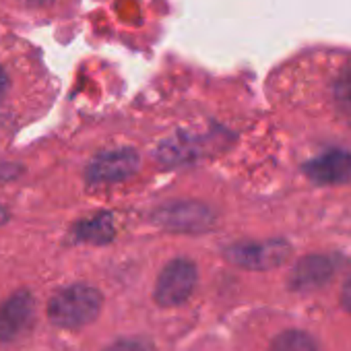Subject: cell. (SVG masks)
<instances>
[{
    "label": "cell",
    "instance_id": "3957f363",
    "mask_svg": "<svg viewBox=\"0 0 351 351\" xmlns=\"http://www.w3.org/2000/svg\"><path fill=\"white\" fill-rule=\"evenodd\" d=\"M141 157L134 149L120 147L101 151L87 165V180L91 184H114L122 182L138 169Z\"/></svg>",
    "mask_w": 351,
    "mask_h": 351
},
{
    "label": "cell",
    "instance_id": "5bb4252c",
    "mask_svg": "<svg viewBox=\"0 0 351 351\" xmlns=\"http://www.w3.org/2000/svg\"><path fill=\"white\" fill-rule=\"evenodd\" d=\"M7 87H9V79H7V73L0 69V99L5 97V93H7Z\"/></svg>",
    "mask_w": 351,
    "mask_h": 351
},
{
    "label": "cell",
    "instance_id": "2e32d148",
    "mask_svg": "<svg viewBox=\"0 0 351 351\" xmlns=\"http://www.w3.org/2000/svg\"><path fill=\"white\" fill-rule=\"evenodd\" d=\"M9 219H11V217H9V211H7L5 207H0V226H5Z\"/></svg>",
    "mask_w": 351,
    "mask_h": 351
},
{
    "label": "cell",
    "instance_id": "30bf717a",
    "mask_svg": "<svg viewBox=\"0 0 351 351\" xmlns=\"http://www.w3.org/2000/svg\"><path fill=\"white\" fill-rule=\"evenodd\" d=\"M271 351H318L316 341L304 330H285L271 343Z\"/></svg>",
    "mask_w": 351,
    "mask_h": 351
},
{
    "label": "cell",
    "instance_id": "6da1fadb",
    "mask_svg": "<svg viewBox=\"0 0 351 351\" xmlns=\"http://www.w3.org/2000/svg\"><path fill=\"white\" fill-rule=\"evenodd\" d=\"M101 293L93 285L75 283L56 291L48 304V318L60 328H81L93 322L101 310Z\"/></svg>",
    "mask_w": 351,
    "mask_h": 351
},
{
    "label": "cell",
    "instance_id": "ba28073f",
    "mask_svg": "<svg viewBox=\"0 0 351 351\" xmlns=\"http://www.w3.org/2000/svg\"><path fill=\"white\" fill-rule=\"evenodd\" d=\"M335 267L332 261L326 256H306L302 258L289 275V285L295 291H310L316 287L326 285V281L332 277Z\"/></svg>",
    "mask_w": 351,
    "mask_h": 351
},
{
    "label": "cell",
    "instance_id": "8992f818",
    "mask_svg": "<svg viewBox=\"0 0 351 351\" xmlns=\"http://www.w3.org/2000/svg\"><path fill=\"white\" fill-rule=\"evenodd\" d=\"M159 226L173 230V232H186V234H201L209 230L215 221L213 213L199 203H176L159 209L155 215Z\"/></svg>",
    "mask_w": 351,
    "mask_h": 351
},
{
    "label": "cell",
    "instance_id": "7a4b0ae2",
    "mask_svg": "<svg viewBox=\"0 0 351 351\" xmlns=\"http://www.w3.org/2000/svg\"><path fill=\"white\" fill-rule=\"evenodd\" d=\"M197 287V267L189 258L167 263L155 283V302L163 308L182 306Z\"/></svg>",
    "mask_w": 351,
    "mask_h": 351
},
{
    "label": "cell",
    "instance_id": "9c48e42d",
    "mask_svg": "<svg viewBox=\"0 0 351 351\" xmlns=\"http://www.w3.org/2000/svg\"><path fill=\"white\" fill-rule=\"evenodd\" d=\"M332 97H335V106L339 114L351 126V60L339 71L335 85H332Z\"/></svg>",
    "mask_w": 351,
    "mask_h": 351
},
{
    "label": "cell",
    "instance_id": "277c9868",
    "mask_svg": "<svg viewBox=\"0 0 351 351\" xmlns=\"http://www.w3.org/2000/svg\"><path fill=\"white\" fill-rule=\"evenodd\" d=\"M289 256V246L283 240L267 242H242L228 248V258L242 269L267 271L283 265Z\"/></svg>",
    "mask_w": 351,
    "mask_h": 351
},
{
    "label": "cell",
    "instance_id": "7c38bea8",
    "mask_svg": "<svg viewBox=\"0 0 351 351\" xmlns=\"http://www.w3.org/2000/svg\"><path fill=\"white\" fill-rule=\"evenodd\" d=\"M106 351H155V347L147 341V339H120L116 343H112Z\"/></svg>",
    "mask_w": 351,
    "mask_h": 351
},
{
    "label": "cell",
    "instance_id": "52a82bcc",
    "mask_svg": "<svg viewBox=\"0 0 351 351\" xmlns=\"http://www.w3.org/2000/svg\"><path fill=\"white\" fill-rule=\"evenodd\" d=\"M304 171L316 184H345L351 180V153L349 151H326L304 165Z\"/></svg>",
    "mask_w": 351,
    "mask_h": 351
},
{
    "label": "cell",
    "instance_id": "4fadbf2b",
    "mask_svg": "<svg viewBox=\"0 0 351 351\" xmlns=\"http://www.w3.org/2000/svg\"><path fill=\"white\" fill-rule=\"evenodd\" d=\"M341 304L347 312H351V277L345 281V285L341 289Z\"/></svg>",
    "mask_w": 351,
    "mask_h": 351
},
{
    "label": "cell",
    "instance_id": "9a60e30c",
    "mask_svg": "<svg viewBox=\"0 0 351 351\" xmlns=\"http://www.w3.org/2000/svg\"><path fill=\"white\" fill-rule=\"evenodd\" d=\"M23 3H27L32 7H48L52 0H23Z\"/></svg>",
    "mask_w": 351,
    "mask_h": 351
},
{
    "label": "cell",
    "instance_id": "5b68a950",
    "mask_svg": "<svg viewBox=\"0 0 351 351\" xmlns=\"http://www.w3.org/2000/svg\"><path fill=\"white\" fill-rule=\"evenodd\" d=\"M36 318V300L29 291H15L0 306V341L19 339Z\"/></svg>",
    "mask_w": 351,
    "mask_h": 351
},
{
    "label": "cell",
    "instance_id": "8fae6325",
    "mask_svg": "<svg viewBox=\"0 0 351 351\" xmlns=\"http://www.w3.org/2000/svg\"><path fill=\"white\" fill-rule=\"evenodd\" d=\"M112 223L108 217H97L93 221H87L83 223V230H81V238L89 240V242H108L112 238Z\"/></svg>",
    "mask_w": 351,
    "mask_h": 351
}]
</instances>
